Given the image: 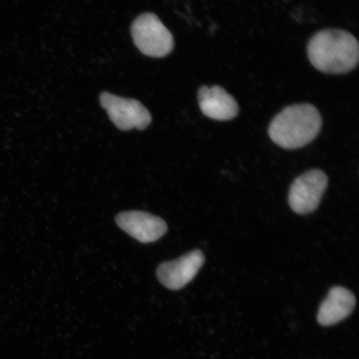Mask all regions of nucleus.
<instances>
[{
  "instance_id": "nucleus-1",
  "label": "nucleus",
  "mask_w": 359,
  "mask_h": 359,
  "mask_svg": "<svg viewBox=\"0 0 359 359\" xmlns=\"http://www.w3.org/2000/svg\"><path fill=\"white\" fill-rule=\"evenodd\" d=\"M308 57L312 65L323 73L346 74L358 64V42L345 30H322L309 41Z\"/></svg>"
},
{
  "instance_id": "nucleus-2",
  "label": "nucleus",
  "mask_w": 359,
  "mask_h": 359,
  "mask_svg": "<svg viewBox=\"0 0 359 359\" xmlns=\"http://www.w3.org/2000/svg\"><path fill=\"white\" fill-rule=\"evenodd\" d=\"M322 123V116L316 107L309 103L292 105L272 120L269 135L276 145L287 150L298 149L317 137Z\"/></svg>"
},
{
  "instance_id": "nucleus-3",
  "label": "nucleus",
  "mask_w": 359,
  "mask_h": 359,
  "mask_svg": "<svg viewBox=\"0 0 359 359\" xmlns=\"http://www.w3.org/2000/svg\"><path fill=\"white\" fill-rule=\"evenodd\" d=\"M132 35L139 50L147 56L163 57L173 50L172 33L154 13L138 16L133 22Z\"/></svg>"
},
{
  "instance_id": "nucleus-4",
  "label": "nucleus",
  "mask_w": 359,
  "mask_h": 359,
  "mask_svg": "<svg viewBox=\"0 0 359 359\" xmlns=\"http://www.w3.org/2000/svg\"><path fill=\"white\" fill-rule=\"evenodd\" d=\"M327 177L320 170H311L296 178L289 191V204L295 213L307 215L316 210L327 187Z\"/></svg>"
},
{
  "instance_id": "nucleus-5",
  "label": "nucleus",
  "mask_w": 359,
  "mask_h": 359,
  "mask_svg": "<svg viewBox=\"0 0 359 359\" xmlns=\"http://www.w3.org/2000/svg\"><path fill=\"white\" fill-rule=\"evenodd\" d=\"M100 102L111 122L122 131H129L133 128L143 130L151 122L149 111L137 100L103 93Z\"/></svg>"
},
{
  "instance_id": "nucleus-6",
  "label": "nucleus",
  "mask_w": 359,
  "mask_h": 359,
  "mask_svg": "<svg viewBox=\"0 0 359 359\" xmlns=\"http://www.w3.org/2000/svg\"><path fill=\"white\" fill-rule=\"evenodd\" d=\"M204 263L203 253L193 250L176 260L161 264L157 269V278L165 288L179 290L194 279Z\"/></svg>"
},
{
  "instance_id": "nucleus-7",
  "label": "nucleus",
  "mask_w": 359,
  "mask_h": 359,
  "mask_svg": "<svg viewBox=\"0 0 359 359\" xmlns=\"http://www.w3.org/2000/svg\"><path fill=\"white\" fill-rule=\"evenodd\" d=\"M116 222L123 231L142 243L155 242L168 231L167 223L163 219L136 210L120 213Z\"/></svg>"
},
{
  "instance_id": "nucleus-8",
  "label": "nucleus",
  "mask_w": 359,
  "mask_h": 359,
  "mask_svg": "<svg viewBox=\"0 0 359 359\" xmlns=\"http://www.w3.org/2000/svg\"><path fill=\"white\" fill-rule=\"evenodd\" d=\"M198 102L202 114L210 119L229 121L235 118L239 112L235 98L219 86L201 87Z\"/></svg>"
},
{
  "instance_id": "nucleus-9",
  "label": "nucleus",
  "mask_w": 359,
  "mask_h": 359,
  "mask_svg": "<svg viewBox=\"0 0 359 359\" xmlns=\"http://www.w3.org/2000/svg\"><path fill=\"white\" fill-rule=\"evenodd\" d=\"M356 305L355 296L341 286L332 288L318 309L317 320L323 326L338 324L350 316Z\"/></svg>"
}]
</instances>
